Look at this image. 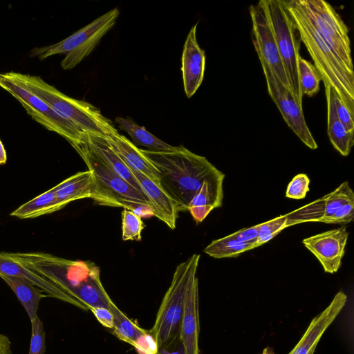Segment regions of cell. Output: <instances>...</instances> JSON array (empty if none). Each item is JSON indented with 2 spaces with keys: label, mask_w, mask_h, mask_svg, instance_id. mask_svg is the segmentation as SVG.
I'll return each mask as SVG.
<instances>
[{
  "label": "cell",
  "mask_w": 354,
  "mask_h": 354,
  "mask_svg": "<svg viewBox=\"0 0 354 354\" xmlns=\"http://www.w3.org/2000/svg\"><path fill=\"white\" fill-rule=\"evenodd\" d=\"M140 150L158 169L161 187L179 212L187 211L190 201L206 180L223 174L205 157L182 145L163 151Z\"/></svg>",
  "instance_id": "cell-1"
},
{
  "label": "cell",
  "mask_w": 354,
  "mask_h": 354,
  "mask_svg": "<svg viewBox=\"0 0 354 354\" xmlns=\"http://www.w3.org/2000/svg\"><path fill=\"white\" fill-rule=\"evenodd\" d=\"M286 1L300 40L304 44L312 57L324 84L333 87L342 102L354 115V73L346 68L341 59L328 46L295 0Z\"/></svg>",
  "instance_id": "cell-2"
},
{
  "label": "cell",
  "mask_w": 354,
  "mask_h": 354,
  "mask_svg": "<svg viewBox=\"0 0 354 354\" xmlns=\"http://www.w3.org/2000/svg\"><path fill=\"white\" fill-rule=\"evenodd\" d=\"M3 73L34 93L84 134L107 138L118 133L111 121L96 107L67 96L40 77L13 71Z\"/></svg>",
  "instance_id": "cell-3"
},
{
  "label": "cell",
  "mask_w": 354,
  "mask_h": 354,
  "mask_svg": "<svg viewBox=\"0 0 354 354\" xmlns=\"http://www.w3.org/2000/svg\"><path fill=\"white\" fill-rule=\"evenodd\" d=\"M75 149L88 169L93 171L95 185L91 198L97 204L123 207L136 214L144 208L153 214L152 207L147 196L104 164L90 149L86 142Z\"/></svg>",
  "instance_id": "cell-4"
},
{
  "label": "cell",
  "mask_w": 354,
  "mask_h": 354,
  "mask_svg": "<svg viewBox=\"0 0 354 354\" xmlns=\"http://www.w3.org/2000/svg\"><path fill=\"white\" fill-rule=\"evenodd\" d=\"M8 254L24 266L55 283L72 297L80 286L100 274L99 267L90 261L68 260L39 252Z\"/></svg>",
  "instance_id": "cell-5"
},
{
  "label": "cell",
  "mask_w": 354,
  "mask_h": 354,
  "mask_svg": "<svg viewBox=\"0 0 354 354\" xmlns=\"http://www.w3.org/2000/svg\"><path fill=\"white\" fill-rule=\"evenodd\" d=\"M199 259L200 254H194L176 268L150 330L158 347L179 333L189 279L192 273L197 270Z\"/></svg>",
  "instance_id": "cell-6"
},
{
  "label": "cell",
  "mask_w": 354,
  "mask_h": 354,
  "mask_svg": "<svg viewBox=\"0 0 354 354\" xmlns=\"http://www.w3.org/2000/svg\"><path fill=\"white\" fill-rule=\"evenodd\" d=\"M119 14L118 8H115L61 41L32 49L30 56L42 60L54 55L66 54L61 66L64 70L71 69L92 52L115 25Z\"/></svg>",
  "instance_id": "cell-7"
},
{
  "label": "cell",
  "mask_w": 354,
  "mask_h": 354,
  "mask_svg": "<svg viewBox=\"0 0 354 354\" xmlns=\"http://www.w3.org/2000/svg\"><path fill=\"white\" fill-rule=\"evenodd\" d=\"M268 6L290 91L297 104L302 108L303 95L298 73L301 40L298 31L288 10L286 0H268Z\"/></svg>",
  "instance_id": "cell-8"
},
{
  "label": "cell",
  "mask_w": 354,
  "mask_h": 354,
  "mask_svg": "<svg viewBox=\"0 0 354 354\" xmlns=\"http://www.w3.org/2000/svg\"><path fill=\"white\" fill-rule=\"evenodd\" d=\"M310 23L346 68L354 73L348 28L333 7L324 0H295Z\"/></svg>",
  "instance_id": "cell-9"
},
{
  "label": "cell",
  "mask_w": 354,
  "mask_h": 354,
  "mask_svg": "<svg viewBox=\"0 0 354 354\" xmlns=\"http://www.w3.org/2000/svg\"><path fill=\"white\" fill-rule=\"evenodd\" d=\"M0 86L11 94L27 113L46 129L65 138L75 149L86 142V134L19 83L0 73Z\"/></svg>",
  "instance_id": "cell-10"
},
{
  "label": "cell",
  "mask_w": 354,
  "mask_h": 354,
  "mask_svg": "<svg viewBox=\"0 0 354 354\" xmlns=\"http://www.w3.org/2000/svg\"><path fill=\"white\" fill-rule=\"evenodd\" d=\"M250 13L252 42L259 61L263 62L282 85L290 91L270 17L268 0H260L256 5H252Z\"/></svg>",
  "instance_id": "cell-11"
},
{
  "label": "cell",
  "mask_w": 354,
  "mask_h": 354,
  "mask_svg": "<svg viewBox=\"0 0 354 354\" xmlns=\"http://www.w3.org/2000/svg\"><path fill=\"white\" fill-rule=\"evenodd\" d=\"M266 77L268 91L279 109L283 118L296 136L311 149L317 145L308 129L302 108L296 102L290 91L284 87L270 68L260 61Z\"/></svg>",
  "instance_id": "cell-12"
},
{
  "label": "cell",
  "mask_w": 354,
  "mask_h": 354,
  "mask_svg": "<svg viewBox=\"0 0 354 354\" xmlns=\"http://www.w3.org/2000/svg\"><path fill=\"white\" fill-rule=\"evenodd\" d=\"M346 227L330 230L302 241L321 263L324 271L333 274L340 268L348 237Z\"/></svg>",
  "instance_id": "cell-13"
},
{
  "label": "cell",
  "mask_w": 354,
  "mask_h": 354,
  "mask_svg": "<svg viewBox=\"0 0 354 354\" xmlns=\"http://www.w3.org/2000/svg\"><path fill=\"white\" fill-rule=\"evenodd\" d=\"M194 270L189 279L179 336L185 354H199L198 281Z\"/></svg>",
  "instance_id": "cell-14"
},
{
  "label": "cell",
  "mask_w": 354,
  "mask_h": 354,
  "mask_svg": "<svg viewBox=\"0 0 354 354\" xmlns=\"http://www.w3.org/2000/svg\"><path fill=\"white\" fill-rule=\"evenodd\" d=\"M0 274L24 279L42 290L48 296L68 303L82 310H88L85 305L64 292L55 283L13 259L8 252H0Z\"/></svg>",
  "instance_id": "cell-15"
},
{
  "label": "cell",
  "mask_w": 354,
  "mask_h": 354,
  "mask_svg": "<svg viewBox=\"0 0 354 354\" xmlns=\"http://www.w3.org/2000/svg\"><path fill=\"white\" fill-rule=\"evenodd\" d=\"M198 23L192 26L187 37L182 54L183 80L185 93L191 97L201 86L204 77L205 55L196 39Z\"/></svg>",
  "instance_id": "cell-16"
},
{
  "label": "cell",
  "mask_w": 354,
  "mask_h": 354,
  "mask_svg": "<svg viewBox=\"0 0 354 354\" xmlns=\"http://www.w3.org/2000/svg\"><path fill=\"white\" fill-rule=\"evenodd\" d=\"M347 301V296L339 291L329 305L314 317L297 344L288 354H309L328 327L333 322Z\"/></svg>",
  "instance_id": "cell-17"
},
{
  "label": "cell",
  "mask_w": 354,
  "mask_h": 354,
  "mask_svg": "<svg viewBox=\"0 0 354 354\" xmlns=\"http://www.w3.org/2000/svg\"><path fill=\"white\" fill-rule=\"evenodd\" d=\"M129 169L149 200L153 216L164 222L170 229H175L179 212L175 202L160 185L156 183L142 173Z\"/></svg>",
  "instance_id": "cell-18"
},
{
  "label": "cell",
  "mask_w": 354,
  "mask_h": 354,
  "mask_svg": "<svg viewBox=\"0 0 354 354\" xmlns=\"http://www.w3.org/2000/svg\"><path fill=\"white\" fill-rule=\"evenodd\" d=\"M110 147L131 169L138 171L160 184V176L158 169L133 142L119 133L106 138Z\"/></svg>",
  "instance_id": "cell-19"
},
{
  "label": "cell",
  "mask_w": 354,
  "mask_h": 354,
  "mask_svg": "<svg viewBox=\"0 0 354 354\" xmlns=\"http://www.w3.org/2000/svg\"><path fill=\"white\" fill-rule=\"evenodd\" d=\"M94 178L91 170L80 171L53 187L59 205L64 208L74 201L91 198L94 192Z\"/></svg>",
  "instance_id": "cell-20"
},
{
  "label": "cell",
  "mask_w": 354,
  "mask_h": 354,
  "mask_svg": "<svg viewBox=\"0 0 354 354\" xmlns=\"http://www.w3.org/2000/svg\"><path fill=\"white\" fill-rule=\"evenodd\" d=\"M86 142L90 149L104 164L138 191L144 193L129 167L110 147L106 138L86 134Z\"/></svg>",
  "instance_id": "cell-21"
},
{
  "label": "cell",
  "mask_w": 354,
  "mask_h": 354,
  "mask_svg": "<svg viewBox=\"0 0 354 354\" xmlns=\"http://www.w3.org/2000/svg\"><path fill=\"white\" fill-rule=\"evenodd\" d=\"M327 100L328 135L334 148L344 156L349 155L354 144V133L348 131L339 121L335 112L333 91L334 88L324 84Z\"/></svg>",
  "instance_id": "cell-22"
},
{
  "label": "cell",
  "mask_w": 354,
  "mask_h": 354,
  "mask_svg": "<svg viewBox=\"0 0 354 354\" xmlns=\"http://www.w3.org/2000/svg\"><path fill=\"white\" fill-rule=\"evenodd\" d=\"M0 277L8 285L21 302L32 321L37 315L41 299L47 295L42 290L31 282L12 276L0 274Z\"/></svg>",
  "instance_id": "cell-23"
},
{
  "label": "cell",
  "mask_w": 354,
  "mask_h": 354,
  "mask_svg": "<svg viewBox=\"0 0 354 354\" xmlns=\"http://www.w3.org/2000/svg\"><path fill=\"white\" fill-rule=\"evenodd\" d=\"M62 209L53 188L19 206L10 216L21 219L34 218Z\"/></svg>",
  "instance_id": "cell-24"
},
{
  "label": "cell",
  "mask_w": 354,
  "mask_h": 354,
  "mask_svg": "<svg viewBox=\"0 0 354 354\" xmlns=\"http://www.w3.org/2000/svg\"><path fill=\"white\" fill-rule=\"evenodd\" d=\"M115 122L122 130L128 133L135 145H140L153 151H168L174 147L149 133L144 127L139 126L129 117H117Z\"/></svg>",
  "instance_id": "cell-25"
},
{
  "label": "cell",
  "mask_w": 354,
  "mask_h": 354,
  "mask_svg": "<svg viewBox=\"0 0 354 354\" xmlns=\"http://www.w3.org/2000/svg\"><path fill=\"white\" fill-rule=\"evenodd\" d=\"M73 297L85 305L88 310L91 308L103 307L109 308L112 299L104 290L97 274L80 286Z\"/></svg>",
  "instance_id": "cell-26"
},
{
  "label": "cell",
  "mask_w": 354,
  "mask_h": 354,
  "mask_svg": "<svg viewBox=\"0 0 354 354\" xmlns=\"http://www.w3.org/2000/svg\"><path fill=\"white\" fill-rule=\"evenodd\" d=\"M225 174L221 175L206 180L202 185L199 192L190 201L187 211L191 207H211L213 209L222 205L223 198V183Z\"/></svg>",
  "instance_id": "cell-27"
},
{
  "label": "cell",
  "mask_w": 354,
  "mask_h": 354,
  "mask_svg": "<svg viewBox=\"0 0 354 354\" xmlns=\"http://www.w3.org/2000/svg\"><path fill=\"white\" fill-rule=\"evenodd\" d=\"M255 248V245L241 241L229 234L212 241L203 251L213 258L223 259L235 257Z\"/></svg>",
  "instance_id": "cell-28"
},
{
  "label": "cell",
  "mask_w": 354,
  "mask_h": 354,
  "mask_svg": "<svg viewBox=\"0 0 354 354\" xmlns=\"http://www.w3.org/2000/svg\"><path fill=\"white\" fill-rule=\"evenodd\" d=\"M109 309L113 316V333L120 339L133 346L136 339L147 330L130 319L113 301L110 303Z\"/></svg>",
  "instance_id": "cell-29"
},
{
  "label": "cell",
  "mask_w": 354,
  "mask_h": 354,
  "mask_svg": "<svg viewBox=\"0 0 354 354\" xmlns=\"http://www.w3.org/2000/svg\"><path fill=\"white\" fill-rule=\"evenodd\" d=\"M324 206L319 221L327 223L344 205L354 202V193L348 181L342 183L335 191L324 196Z\"/></svg>",
  "instance_id": "cell-30"
},
{
  "label": "cell",
  "mask_w": 354,
  "mask_h": 354,
  "mask_svg": "<svg viewBox=\"0 0 354 354\" xmlns=\"http://www.w3.org/2000/svg\"><path fill=\"white\" fill-rule=\"evenodd\" d=\"M298 73L302 95L314 96L319 91L322 80L315 66L309 61L300 57L298 62Z\"/></svg>",
  "instance_id": "cell-31"
},
{
  "label": "cell",
  "mask_w": 354,
  "mask_h": 354,
  "mask_svg": "<svg viewBox=\"0 0 354 354\" xmlns=\"http://www.w3.org/2000/svg\"><path fill=\"white\" fill-rule=\"evenodd\" d=\"M145 227L141 217L133 212L124 209L122 212V237L124 241H140Z\"/></svg>",
  "instance_id": "cell-32"
},
{
  "label": "cell",
  "mask_w": 354,
  "mask_h": 354,
  "mask_svg": "<svg viewBox=\"0 0 354 354\" xmlns=\"http://www.w3.org/2000/svg\"><path fill=\"white\" fill-rule=\"evenodd\" d=\"M288 215H281L272 220L259 224L258 246L267 243L287 227Z\"/></svg>",
  "instance_id": "cell-33"
},
{
  "label": "cell",
  "mask_w": 354,
  "mask_h": 354,
  "mask_svg": "<svg viewBox=\"0 0 354 354\" xmlns=\"http://www.w3.org/2000/svg\"><path fill=\"white\" fill-rule=\"evenodd\" d=\"M31 322V338L28 354H44L45 331L42 322L36 317Z\"/></svg>",
  "instance_id": "cell-34"
},
{
  "label": "cell",
  "mask_w": 354,
  "mask_h": 354,
  "mask_svg": "<svg viewBox=\"0 0 354 354\" xmlns=\"http://www.w3.org/2000/svg\"><path fill=\"white\" fill-rule=\"evenodd\" d=\"M310 179L305 174L296 175L288 185L286 196L293 199H302L309 191Z\"/></svg>",
  "instance_id": "cell-35"
},
{
  "label": "cell",
  "mask_w": 354,
  "mask_h": 354,
  "mask_svg": "<svg viewBox=\"0 0 354 354\" xmlns=\"http://www.w3.org/2000/svg\"><path fill=\"white\" fill-rule=\"evenodd\" d=\"M333 101L338 119L348 131L354 133V115L350 112L342 102L335 90L333 91Z\"/></svg>",
  "instance_id": "cell-36"
},
{
  "label": "cell",
  "mask_w": 354,
  "mask_h": 354,
  "mask_svg": "<svg viewBox=\"0 0 354 354\" xmlns=\"http://www.w3.org/2000/svg\"><path fill=\"white\" fill-rule=\"evenodd\" d=\"M139 354H156L157 343L150 330H146L135 342L133 346Z\"/></svg>",
  "instance_id": "cell-37"
},
{
  "label": "cell",
  "mask_w": 354,
  "mask_h": 354,
  "mask_svg": "<svg viewBox=\"0 0 354 354\" xmlns=\"http://www.w3.org/2000/svg\"><path fill=\"white\" fill-rule=\"evenodd\" d=\"M354 202L348 203L341 207L328 221V224H346L353 220Z\"/></svg>",
  "instance_id": "cell-38"
},
{
  "label": "cell",
  "mask_w": 354,
  "mask_h": 354,
  "mask_svg": "<svg viewBox=\"0 0 354 354\" xmlns=\"http://www.w3.org/2000/svg\"><path fill=\"white\" fill-rule=\"evenodd\" d=\"M156 354H185L180 339L179 333L174 335L164 344L158 346Z\"/></svg>",
  "instance_id": "cell-39"
},
{
  "label": "cell",
  "mask_w": 354,
  "mask_h": 354,
  "mask_svg": "<svg viewBox=\"0 0 354 354\" xmlns=\"http://www.w3.org/2000/svg\"><path fill=\"white\" fill-rule=\"evenodd\" d=\"M258 233L259 224L250 227L241 229L231 234L236 239L246 243L252 244L257 248L259 247L257 245Z\"/></svg>",
  "instance_id": "cell-40"
},
{
  "label": "cell",
  "mask_w": 354,
  "mask_h": 354,
  "mask_svg": "<svg viewBox=\"0 0 354 354\" xmlns=\"http://www.w3.org/2000/svg\"><path fill=\"white\" fill-rule=\"evenodd\" d=\"M98 322L104 327L113 329L114 327L113 316L109 308L97 307L89 309Z\"/></svg>",
  "instance_id": "cell-41"
},
{
  "label": "cell",
  "mask_w": 354,
  "mask_h": 354,
  "mask_svg": "<svg viewBox=\"0 0 354 354\" xmlns=\"http://www.w3.org/2000/svg\"><path fill=\"white\" fill-rule=\"evenodd\" d=\"M0 354H12L11 342L9 338L3 334H0Z\"/></svg>",
  "instance_id": "cell-42"
},
{
  "label": "cell",
  "mask_w": 354,
  "mask_h": 354,
  "mask_svg": "<svg viewBox=\"0 0 354 354\" xmlns=\"http://www.w3.org/2000/svg\"><path fill=\"white\" fill-rule=\"evenodd\" d=\"M7 161V155L5 148L0 140V165H3Z\"/></svg>",
  "instance_id": "cell-43"
},
{
  "label": "cell",
  "mask_w": 354,
  "mask_h": 354,
  "mask_svg": "<svg viewBox=\"0 0 354 354\" xmlns=\"http://www.w3.org/2000/svg\"><path fill=\"white\" fill-rule=\"evenodd\" d=\"M261 354H274L273 350L270 348H265Z\"/></svg>",
  "instance_id": "cell-44"
},
{
  "label": "cell",
  "mask_w": 354,
  "mask_h": 354,
  "mask_svg": "<svg viewBox=\"0 0 354 354\" xmlns=\"http://www.w3.org/2000/svg\"><path fill=\"white\" fill-rule=\"evenodd\" d=\"M315 351V348L313 349L309 354H314V352Z\"/></svg>",
  "instance_id": "cell-45"
}]
</instances>
